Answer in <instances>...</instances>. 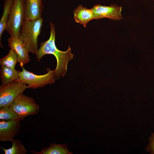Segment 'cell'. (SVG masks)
Returning a JSON list of instances; mask_svg holds the SVG:
<instances>
[{
	"mask_svg": "<svg viewBox=\"0 0 154 154\" xmlns=\"http://www.w3.org/2000/svg\"><path fill=\"white\" fill-rule=\"evenodd\" d=\"M20 121L1 120L0 121V140L12 142L19 133Z\"/></svg>",
	"mask_w": 154,
	"mask_h": 154,
	"instance_id": "8",
	"label": "cell"
},
{
	"mask_svg": "<svg viewBox=\"0 0 154 154\" xmlns=\"http://www.w3.org/2000/svg\"><path fill=\"white\" fill-rule=\"evenodd\" d=\"M95 20L107 18L112 20H120L123 19L121 6L115 4L109 6L95 4L92 8Z\"/></svg>",
	"mask_w": 154,
	"mask_h": 154,
	"instance_id": "7",
	"label": "cell"
},
{
	"mask_svg": "<svg viewBox=\"0 0 154 154\" xmlns=\"http://www.w3.org/2000/svg\"><path fill=\"white\" fill-rule=\"evenodd\" d=\"M31 152L35 154H72L70 152L65 143L63 145L51 143L48 147L41 149V151L38 152L34 150Z\"/></svg>",
	"mask_w": 154,
	"mask_h": 154,
	"instance_id": "13",
	"label": "cell"
},
{
	"mask_svg": "<svg viewBox=\"0 0 154 154\" xmlns=\"http://www.w3.org/2000/svg\"><path fill=\"white\" fill-rule=\"evenodd\" d=\"M25 0H13L5 30L10 37H18L25 20Z\"/></svg>",
	"mask_w": 154,
	"mask_h": 154,
	"instance_id": "3",
	"label": "cell"
},
{
	"mask_svg": "<svg viewBox=\"0 0 154 154\" xmlns=\"http://www.w3.org/2000/svg\"><path fill=\"white\" fill-rule=\"evenodd\" d=\"M17 62L18 60L17 54L12 49L10 50L7 55L1 58L0 60V64L1 66L14 69Z\"/></svg>",
	"mask_w": 154,
	"mask_h": 154,
	"instance_id": "16",
	"label": "cell"
},
{
	"mask_svg": "<svg viewBox=\"0 0 154 154\" xmlns=\"http://www.w3.org/2000/svg\"><path fill=\"white\" fill-rule=\"evenodd\" d=\"M153 1H154V0H153Z\"/></svg>",
	"mask_w": 154,
	"mask_h": 154,
	"instance_id": "19",
	"label": "cell"
},
{
	"mask_svg": "<svg viewBox=\"0 0 154 154\" xmlns=\"http://www.w3.org/2000/svg\"><path fill=\"white\" fill-rule=\"evenodd\" d=\"M21 120L26 116L35 115L39 110V106L34 99L23 94L18 96L9 107Z\"/></svg>",
	"mask_w": 154,
	"mask_h": 154,
	"instance_id": "5",
	"label": "cell"
},
{
	"mask_svg": "<svg viewBox=\"0 0 154 154\" xmlns=\"http://www.w3.org/2000/svg\"><path fill=\"white\" fill-rule=\"evenodd\" d=\"M9 47L17 54L18 62L21 67L29 62L30 58L29 51L24 42L18 37H10L8 39Z\"/></svg>",
	"mask_w": 154,
	"mask_h": 154,
	"instance_id": "9",
	"label": "cell"
},
{
	"mask_svg": "<svg viewBox=\"0 0 154 154\" xmlns=\"http://www.w3.org/2000/svg\"><path fill=\"white\" fill-rule=\"evenodd\" d=\"M73 12L74 18L75 22L82 25L84 27L88 22L94 19L92 9H88L81 5H79Z\"/></svg>",
	"mask_w": 154,
	"mask_h": 154,
	"instance_id": "11",
	"label": "cell"
},
{
	"mask_svg": "<svg viewBox=\"0 0 154 154\" xmlns=\"http://www.w3.org/2000/svg\"><path fill=\"white\" fill-rule=\"evenodd\" d=\"M19 72L15 68L1 66L0 70L1 86L15 81L19 77Z\"/></svg>",
	"mask_w": 154,
	"mask_h": 154,
	"instance_id": "12",
	"label": "cell"
},
{
	"mask_svg": "<svg viewBox=\"0 0 154 154\" xmlns=\"http://www.w3.org/2000/svg\"><path fill=\"white\" fill-rule=\"evenodd\" d=\"M22 68V70L20 71L19 77L15 81L27 84L30 88L34 89L42 87L55 81V70H51L49 68H47L46 74L37 75L25 70L23 66Z\"/></svg>",
	"mask_w": 154,
	"mask_h": 154,
	"instance_id": "4",
	"label": "cell"
},
{
	"mask_svg": "<svg viewBox=\"0 0 154 154\" xmlns=\"http://www.w3.org/2000/svg\"><path fill=\"white\" fill-rule=\"evenodd\" d=\"M13 1V0H5L4 2L3 13L0 20V42L1 47V37L5 30Z\"/></svg>",
	"mask_w": 154,
	"mask_h": 154,
	"instance_id": "14",
	"label": "cell"
},
{
	"mask_svg": "<svg viewBox=\"0 0 154 154\" xmlns=\"http://www.w3.org/2000/svg\"><path fill=\"white\" fill-rule=\"evenodd\" d=\"M28 86L23 82L14 81L0 88V108L9 107L15 99L27 88Z\"/></svg>",
	"mask_w": 154,
	"mask_h": 154,
	"instance_id": "6",
	"label": "cell"
},
{
	"mask_svg": "<svg viewBox=\"0 0 154 154\" xmlns=\"http://www.w3.org/2000/svg\"><path fill=\"white\" fill-rule=\"evenodd\" d=\"M12 142V146L9 149H6L1 147L5 154H26L27 151L24 145L21 143L20 140L16 139Z\"/></svg>",
	"mask_w": 154,
	"mask_h": 154,
	"instance_id": "15",
	"label": "cell"
},
{
	"mask_svg": "<svg viewBox=\"0 0 154 154\" xmlns=\"http://www.w3.org/2000/svg\"><path fill=\"white\" fill-rule=\"evenodd\" d=\"M43 9L42 0H25V20H35L42 18Z\"/></svg>",
	"mask_w": 154,
	"mask_h": 154,
	"instance_id": "10",
	"label": "cell"
},
{
	"mask_svg": "<svg viewBox=\"0 0 154 154\" xmlns=\"http://www.w3.org/2000/svg\"><path fill=\"white\" fill-rule=\"evenodd\" d=\"M43 22L42 18L35 20L24 21L19 37L24 42L29 52L36 54L38 51V38Z\"/></svg>",
	"mask_w": 154,
	"mask_h": 154,
	"instance_id": "2",
	"label": "cell"
},
{
	"mask_svg": "<svg viewBox=\"0 0 154 154\" xmlns=\"http://www.w3.org/2000/svg\"><path fill=\"white\" fill-rule=\"evenodd\" d=\"M50 30L49 38L41 43L36 55L38 61L46 54H52L55 56L57 61V65L55 70V76L58 78L66 74L68 63L73 58L74 54L72 53L69 46L67 50L65 51L60 50L57 48L55 44L54 26L52 22L50 23Z\"/></svg>",
	"mask_w": 154,
	"mask_h": 154,
	"instance_id": "1",
	"label": "cell"
},
{
	"mask_svg": "<svg viewBox=\"0 0 154 154\" xmlns=\"http://www.w3.org/2000/svg\"><path fill=\"white\" fill-rule=\"evenodd\" d=\"M149 143L146 148V150L149 152L151 154H154V133L151 134V136L149 138Z\"/></svg>",
	"mask_w": 154,
	"mask_h": 154,
	"instance_id": "18",
	"label": "cell"
},
{
	"mask_svg": "<svg viewBox=\"0 0 154 154\" xmlns=\"http://www.w3.org/2000/svg\"><path fill=\"white\" fill-rule=\"evenodd\" d=\"M0 119L6 120H21L18 115L9 107L0 108Z\"/></svg>",
	"mask_w": 154,
	"mask_h": 154,
	"instance_id": "17",
	"label": "cell"
}]
</instances>
